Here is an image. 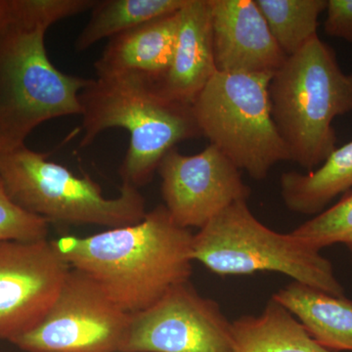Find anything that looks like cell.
Segmentation results:
<instances>
[{
	"instance_id": "17",
	"label": "cell",
	"mask_w": 352,
	"mask_h": 352,
	"mask_svg": "<svg viewBox=\"0 0 352 352\" xmlns=\"http://www.w3.org/2000/svg\"><path fill=\"white\" fill-rule=\"evenodd\" d=\"M352 187V141L336 148L319 168L307 173L289 171L280 177L285 206L296 214L316 215Z\"/></svg>"
},
{
	"instance_id": "11",
	"label": "cell",
	"mask_w": 352,
	"mask_h": 352,
	"mask_svg": "<svg viewBox=\"0 0 352 352\" xmlns=\"http://www.w3.org/2000/svg\"><path fill=\"white\" fill-rule=\"evenodd\" d=\"M157 171L164 206L182 228H203L222 210L247 201L251 194L237 166L212 144L193 156L173 149Z\"/></svg>"
},
{
	"instance_id": "8",
	"label": "cell",
	"mask_w": 352,
	"mask_h": 352,
	"mask_svg": "<svg viewBox=\"0 0 352 352\" xmlns=\"http://www.w3.org/2000/svg\"><path fill=\"white\" fill-rule=\"evenodd\" d=\"M129 317L96 282L72 267L41 323L11 344L25 352H120Z\"/></svg>"
},
{
	"instance_id": "20",
	"label": "cell",
	"mask_w": 352,
	"mask_h": 352,
	"mask_svg": "<svg viewBox=\"0 0 352 352\" xmlns=\"http://www.w3.org/2000/svg\"><path fill=\"white\" fill-rule=\"evenodd\" d=\"M314 249L342 243L352 234V193L292 232Z\"/></svg>"
},
{
	"instance_id": "2",
	"label": "cell",
	"mask_w": 352,
	"mask_h": 352,
	"mask_svg": "<svg viewBox=\"0 0 352 352\" xmlns=\"http://www.w3.org/2000/svg\"><path fill=\"white\" fill-rule=\"evenodd\" d=\"M83 136L91 144L113 127L129 133V147L120 168L122 183L139 188L152 179L175 146L201 136L191 105L173 100L159 82L138 75L97 78L78 95Z\"/></svg>"
},
{
	"instance_id": "23",
	"label": "cell",
	"mask_w": 352,
	"mask_h": 352,
	"mask_svg": "<svg viewBox=\"0 0 352 352\" xmlns=\"http://www.w3.org/2000/svg\"><path fill=\"white\" fill-rule=\"evenodd\" d=\"M8 19V0H0V34Z\"/></svg>"
},
{
	"instance_id": "21",
	"label": "cell",
	"mask_w": 352,
	"mask_h": 352,
	"mask_svg": "<svg viewBox=\"0 0 352 352\" xmlns=\"http://www.w3.org/2000/svg\"><path fill=\"white\" fill-rule=\"evenodd\" d=\"M48 220L25 212L7 195L0 180V242L47 239Z\"/></svg>"
},
{
	"instance_id": "18",
	"label": "cell",
	"mask_w": 352,
	"mask_h": 352,
	"mask_svg": "<svg viewBox=\"0 0 352 352\" xmlns=\"http://www.w3.org/2000/svg\"><path fill=\"white\" fill-rule=\"evenodd\" d=\"M187 0H101L75 43L78 52L155 19L179 11Z\"/></svg>"
},
{
	"instance_id": "3",
	"label": "cell",
	"mask_w": 352,
	"mask_h": 352,
	"mask_svg": "<svg viewBox=\"0 0 352 352\" xmlns=\"http://www.w3.org/2000/svg\"><path fill=\"white\" fill-rule=\"evenodd\" d=\"M48 28L25 0H8L0 34V141L6 153L24 146L43 122L82 115L78 95L91 80L51 63L44 43Z\"/></svg>"
},
{
	"instance_id": "25",
	"label": "cell",
	"mask_w": 352,
	"mask_h": 352,
	"mask_svg": "<svg viewBox=\"0 0 352 352\" xmlns=\"http://www.w3.org/2000/svg\"><path fill=\"white\" fill-rule=\"evenodd\" d=\"M3 154H6V151H4L3 146H2L1 141H0V157Z\"/></svg>"
},
{
	"instance_id": "16",
	"label": "cell",
	"mask_w": 352,
	"mask_h": 352,
	"mask_svg": "<svg viewBox=\"0 0 352 352\" xmlns=\"http://www.w3.org/2000/svg\"><path fill=\"white\" fill-rule=\"evenodd\" d=\"M233 352H332L315 342L300 321L271 298L258 315L232 322Z\"/></svg>"
},
{
	"instance_id": "10",
	"label": "cell",
	"mask_w": 352,
	"mask_h": 352,
	"mask_svg": "<svg viewBox=\"0 0 352 352\" xmlns=\"http://www.w3.org/2000/svg\"><path fill=\"white\" fill-rule=\"evenodd\" d=\"M71 268L52 241L0 242V340L11 342L41 323Z\"/></svg>"
},
{
	"instance_id": "12",
	"label": "cell",
	"mask_w": 352,
	"mask_h": 352,
	"mask_svg": "<svg viewBox=\"0 0 352 352\" xmlns=\"http://www.w3.org/2000/svg\"><path fill=\"white\" fill-rule=\"evenodd\" d=\"M215 66L220 73L274 75L286 55L254 0H210Z\"/></svg>"
},
{
	"instance_id": "24",
	"label": "cell",
	"mask_w": 352,
	"mask_h": 352,
	"mask_svg": "<svg viewBox=\"0 0 352 352\" xmlns=\"http://www.w3.org/2000/svg\"><path fill=\"white\" fill-rule=\"evenodd\" d=\"M344 244L346 245L347 248H349V252H351V258H352V234L351 236H349V238L346 241H344Z\"/></svg>"
},
{
	"instance_id": "22",
	"label": "cell",
	"mask_w": 352,
	"mask_h": 352,
	"mask_svg": "<svg viewBox=\"0 0 352 352\" xmlns=\"http://www.w3.org/2000/svg\"><path fill=\"white\" fill-rule=\"evenodd\" d=\"M324 31L352 44V0H328Z\"/></svg>"
},
{
	"instance_id": "19",
	"label": "cell",
	"mask_w": 352,
	"mask_h": 352,
	"mask_svg": "<svg viewBox=\"0 0 352 352\" xmlns=\"http://www.w3.org/2000/svg\"><path fill=\"white\" fill-rule=\"evenodd\" d=\"M273 38L287 57L317 34L319 17L328 0H254Z\"/></svg>"
},
{
	"instance_id": "6",
	"label": "cell",
	"mask_w": 352,
	"mask_h": 352,
	"mask_svg": "<svg viewBox=\"0 0 352 352\" xmlns=\"http://www.w3.org/2000/svg\"><path fill=\"white\" fill-rule=\"evenodd\" d=\"M0 180L16 205L50 222L112 229L138 223L147 214L138 188L122 183L117 198H105L89 176L75 175L25 145L0 157Z\"/></svg>"
},
{
	"instance_id": "4",
	"label": "cell",
	"mask_w": 352,
	"mask_h": 352,
	"mask_svg": "<svg viewBox=\"0 0 352 352\" xmlns=\"http://www.w3.org/2000/svg\"><path fill=\"white\" fill-rule=\"evenodd\" d=\"M270 97L291 162L316 170L337 148L333 120L352 112V71L344 73L335 50L316 36L275 72Z\"/></svg>"
},
{
	"instance_id": "9",
	"label": "cell",
	"mask_w": 352,
	"mask_h": 352,
	"mask_svg": "<svg viewBox=\"0 0 352 352\" xmlns=\"http://www.w3.org/2000/svg\"><path fill=\"white\" fill-rule=\"evenodd\" d=\"M120 352H233L232 322L190 281L131 314Z\"/></svg>"
},
{
	"instance_id": "7",
	"label": "cell",
	"mask_w": 352,
	"mask_h": 352,
	"mask_svg": "<svg viewBox=\"0 0 352 352\" xmlns=\"http://www.w3.org/2000/svg\"><path fill=\"white\" fill-rule=\"evenodd\" d=\"M272 76L217 72L191 104L201 135L254 180L291 162L271 113Z\"/></svg>"
},
{
	"instance_id": "5",
	"label": "cell",
	"mask_w": 352,
	"mask_h": 352,
	"mask_svg": "<svg viewBox=\"0 0 352 352\" xmlns=\"http://www.w3.org/2000/svg\"><path fill=\"white\" fill-rule=\"evenodd\" d=\"M293 233L282 234L264 226L238 201L222 210L194 234L192 259L221 276L276 272L321 289L344 296L332 263Z\"/></svg>"
},
{
	"instance_id": "14",
	"label": "cell",
	"mask_w": 352,
	"mask_h": 352,
	"mask_svg": "<svg viewBox=\"0 0 352 352\" xmlns=\"http://www.w3.org/2000/svg\"><path fill=\"white\" fill-rule=\"evenodd\" d=\"M179 11L110 38L95 62L97 78L138 75L161 82L170 69L177 38Z\"/></svg>"
},
{
	"instance_id": "15",
	"label": "cell",
	"mask_w": 352,
	"mask_h": 352,
	"mask_svg": "<svg viewBox=\"0 0 352 352\" xmlns=\"http://www.w3.org/2000/svg\"><path fill=\"white\" fill-rule=\"evenodd\" d=\"M310 337L332 352H352V300L293 281L272 296Z\"/></svg>"
},
{
	"instance_id": "13",
	"label": "cell",
	"mask_w": 352,
	"mask_h": 352,
	"mask_svg": "<svg viewBox=\"0 0 352 352\" xmlns=\"http://www.w3.org/2000/svg\"><path fill=\"white\" fill-rule=\"evenodd\" d=\"M178 14L173 61L159 85L173 100L191 105L217 73L210 0H187Z\"/></svg>"
},
{
	"instance_id": "1",
	"label": "cell",
	"mask_w": 352,
	"mask_h": 352,
	"mask_svg": "<svg viewBox=\"0 0 352 352\" xmlns=\"http://www.w3.org/2000/svg\"><path fill=\"white\" fill-rule=\"evenodd\" d=\"M191 229L171 219L164 205L132 226L78 237L62 236L53 245L71 267L91 278L129 314L157 302L192 274Z\"/></svg>"
}]
</instances>
